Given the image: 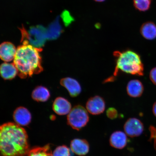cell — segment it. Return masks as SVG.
<instances>
[{"instance_id":"9","label":"cell","mask_w":156,"mask_h":156,"mask_svg":"<svg viewBox=\"0 0 156 156\" xmlns=\"http://www.w3.org/2000/svg\"><path fill=\"white\" fill-rule=\"evenodd\" d=\"M16 49L11 42H5L0 46V57L3 61L7 62L14 60Z\"/></svg>"},{"instance_id":"1","label":"cell","mask_w":156,"mask_h":156,"mask_svg":"<svg viewBox=\"0 0 156 156\" xmlns=\"http://www.w3.org/2000/svg\"><path fill=\"white\" fill-rule=\"evenodd\" d=\"M29 151L28 136L24 128L11 122L1 126V156H25Z\"/></svg>"},{"instance_id":"10","label":"cell","mask_w":156,"mask_h":156,"mask_svg":"<svg viewBox=\"0 0 156 156\" xmlns=\"http://www.w3.org/2000/svg\"><path fill=\"white\" fill-rule=\"evenodd\" d=\"M53 111L59 115H64L69 114L71 110V105L67 99L58 97L54 100L52 105Z\"/></svg>"},{"instance_id":"16","label":"cell","mask_w":156,"mask_h":156,"mask_svg":"<svg viewBox=\"0 0 156 156\" xmlns=\"http://www.w3.org/2000/svg\"><path fill=\"white\" fill-rule=\"evenodd\" d=\"M142 36L147 40H151L156 38V26L153 22L144 23L140 28Z\"/></svg>"},{"instance_id":"23","label":"cell","mask_w":156,"mask_h":156,"mask_svg":"<svg viewBox=\"0 0 156 156\" xmlns=\"http://www.w3.org/2000/svg\"><path fill=\"white\" fill-rule=\"evenodd\" d=\"M153 114L156 117V102L154 103L153 107Z\"/></svg>"},{"instance_id":"17","label":"cell","mask_w":156,"mask_h":156,"mask_svg":"<svg viewBox=\"0 0 156 156\" xmlns=\"http://www.w3.org/2000/svg\"><path fill=\"white\" fill-rule=\"evenodd\" d=\"M28 156H53L49 145L37 147L29 150Z\"/></svg>"},{"instance_id":"12","label":"cell","mask_w":156,"mask_h":156,"mask_svg":"<svg viewBox=\"0 0 156 156\" xmlns=\"http://www.w3.org/2000/svg\"><path fill=\"white\" fill-rule=\"evenodd\" d=\"M71 148L72 151L76 154L84 156L88 153L89 145L85 140L75 139L71 142Z\"/></svg>"},{"instance_id":"22","label":"cell","mask_w":156,"mask_h":156,"mask_svg":"<svg viewBox=\"0 0 156 156\" xmlns=\"http://www.w3.org/2000/svg\"><path fill=\"white\" fill-rule=\"evenodd\" d=\"M151 133V139H153L154 141L155 145L156 144V128L153 126H151L150 128Z\"/></svg>"},{"instance_id":"11","label":"cell","mask_w":156,"mask_h":156,"mask_svg":"<svg viewBox=\"0 0 156 156\" xmlns=\"http://www.w3.org/2000/svg\"><path fill=\"white\" fill-rule=\"evenodd\" d=\"M128 139L126 134L120 131L113 133L110 139V145L117 149H122L126 147Z\"/></svg>"},{"instance_id":"4","label":"cell","mask_w":156,"mask_h":156,"mask_svg":"<svg viewBox=\"0 0 156 156\" xmlns=\"http://www.w3.org/2000/svg\"><path fill=\"white\" fill-rule=\"evenodd\" d=\"M89 119L86 109L80 105L73 107L67 116L68 124L73 129L77 130L86 126Z\"/></svg>"},{"instance_id":"2","label":"cell","mask_w":156,"mask_h":156,"mask_svg":"<svg viewBox=\"0 0 156 156\" xmlns=\"http://www.w3.org/2000/svg\"><path fill=\"white\" fill-rule=\"evenodd\" d=\"M42 48L36 47L27 41L17 48L14 60L15 64L21 79L32 77L41 73L44 69L40 52Z\"/></svg>"},{"instance_id":"15","label":"cell","mask_w":156,"mask_h":156,"mask_svg":"<svg viewBox=\"0 0 156 156\" xmlns=\"http://www.w3.org/2000/svg\"><path fill=\"white\" fill-rule=\"evenodd\" d=\"M50 93L46 87L40 86L35 88L33 91L32 97L35 101L38 102H45L50 98Z\"/></svg>"},{"instance_id":"13","label":"cell","mask_w":156,"mask_h":156,"mask_svg":"<svg viewBox=\"0 0 156 156\" xmlns=\"http://www.w3.org/2000/svg\"><path fill=\"white\" fill-rule=\"evenodd\" d=\"M126 91L130 97L134 98L139 97L144 92V85L139 80H131L128 83Z\"/></svg>"},{"instance_id":"20","label":"cell","mask_w":156,"mask_h":156,"mask_svg":"<svg viewBox=\"0 0 156 156\" xmlns=\"http://www.w3.org/2000/svg\"><path fill=\"white\" fill-rule=\"evenodd\" d=\"M106 115L107 117L111 119H114L118 116V112L116 109L113 107H110L107 110Z\"/></svg>"},{"instance_id":"3","label":"cell","mask_w":156,"mask_h":156,"mask_svg":"<svg viewBox=\"0 0 156 156\" xmlns=\"http://www.w3.org/2000/svg\"><path fill=\"white\" fill-rule=\"evenodd\" d=\"M113 55L116 59L114 76L118 75L120 71L132 75H144V64L141 56L136 52L130 50L122 51H116Z\"/></svg>"},{"instance_id":"6","label":"cell","mask_w":156,"mask_h":156,"mask_svg":"<svg viewBox=\"0 0 156 156\" xmlns=\"http://www.w3.org/2000/svg\"><path fill=\"white\" fill-rule=\"evenodd\" d=\"M87 111L93 115H98L104 112L106 103L104 99L99 95L90 97L86 105Z\"/></svg>"},{"instance_id":"7","label":"cell","mask_w":156,"mask_h":156,"mask_svg":"<svg viewBox=\"0 0 156 156\" xmlns=\"http://www.w3.org/2000/svg\"><path fill=\"white\" fill-rule=\"evenodd\" d=\"M13 118L16 123L20 126H26L30 122L32 115L28 109L20 107L13 112Z\"/></svg>"},{"instance_id":"18","label":"cell","mask_w":156,"mask_h":156,"mask_svg":"<svg viewBox=\"0 0 156 156\" xmlns=\"http://www.w3.org/2000/svg\"><path fill=\"white\" fill-rule=\"evenodd\" d=\"M135 9L140 11L145 12L150 9L151 0H133Z\"/></svg>"},{"instance_id":"21","label":"cell","mask_w":156,"mask_h":156,"mask_svg":"<svg viewBox=\"0 0 156 156\" xmlns=\"http://www.w3.org/2000/svg\"><path fill=\"white\" fill-rule=\"evenodd\" d=\"M150 78L152 82L156 85V67L153 68L150 72Z\"/></svg>"},{"instance_id":"24","label":"cell","mask_w":156,"mask_h":156,"mask_svg":"<svg viewBox=\"0 0 156 156\" xmlns=\"http://www.w3.org/2000/svg\"><path fill=\"white\" fill-rule=\"evenodd\" d=\"M95 2H104L105 0H94Z\"/></svg>"},{"instance_id":"14","label":"cell","mask_w":156,"mask_h":156,"mask_svg":"<svg viewBox=\"0 0 156 156\" xmlns=\"http://www.w3.org/2000/svg\"><path fill=\"white\" fill-rule=\"evenodd\" d=\"M0 72L2 77L5 80H12L18 73V70L13 63L6 62L1 64Z\"/></svg>"},{"instance_id":"8","label":"cell","mask_w":156,"mask_h":156,"mask_svg":"<svg viewBox=\"0 0 156 156\" xmlns=\"http://www.w3.org/2000/svg\"><path fill=\"white\" fill-rule=\"evenodd\" d=\"M60 85L65 87L72 97H76L81 92L80 85L76 80L71 77L62 79L60 81Z\"/></svg>"},{"instance_id":"5","label":"cell","mask_w":156,"mask_h":156,"mask_svg":"<svg viewBox=\"0 0 156 156\" xmlns=\"http://www.w3.org/2000/svg\"><path fill=\"white\" fill-rule=\"evenodd\" d=\"M124 128L126 135L131 137H134L141 135L144 130V126L140 120L136 118H131L126 121Z\"/></svg>"},{"instance_id":"19","label":"cell","mask_w":156,"mask_h":156,"mask_svg":"<svg viewBox=\"0 0 156 156\" xmlns=\"http://www.w3.org/2000/svg\"><path fill=\"white\" fill-rule=\"evenodd\" d=\"M53 156H70V150L67 146L63 145L58 146L55 150Z\"/></svg>"}]
</instances>
